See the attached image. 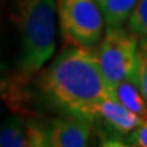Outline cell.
Masks as SVG:
<instances>
[{"instance_id":"cell-1","label":"cell","mask_w":147,"mask_h":147,"mask_svg":"<svg viewBox=\"0 0 147 147\" xmlns=\"http://www.w3.org/2000/svg\"><path fill=\"white\" fill-rule=\"evenodd\" d=\"M40 87L54 107L91 123L100 100L115 98L105 82L97 50L91 47L72 45L61 52L43 74Z\"/></svg>"},{"instance_id":"cell-2","label":"cell","mask_w":147,"mask_h":147,"mask_svg":"<svg viewBox=\"0 0 147 147\" xmlns=\"http://www.w3.org/2000/svg\"><path fill=\"white\" fill-rule=\"evenodd\" d=\"M20 34L17 67L22 75L38 71L55 49V0H7Z\"/></svg>"},{"instance_id":"cell-3","label":"cell","mask_w":147,"mask_h":147,"mask_svg":"<svg viewBox=\"0 0 147 147\" xmlns=\"http://www.w3.org/2000/svg\"><path fill=\"white\" fill-rule=\"evenodd\" d=\"M137 52V34L121 27L107 28L97 49V55L105 82L114 97L120 82L131 81L136 85Z\"/></svg>"},{"instance_id":"cell-4","label":"cell","mask_w":147,"mask_h":147,"mask_svg":"<svg viewBox=\"0 0 147 147\" xmlns=\"http://www.w3.org/2000/svg\"><path fill=\"white\" fill-rule=\"evenodd\" d=\"M61 34L77 47H93L103 33L104 17L96 0H57Z\"/></svg>"},{"instance_id":"cell-5","label":"cell","mask_w":147,"mask_h":147,"mask_svg":"<svg viewBox=\"0 0 147 147\" xmlns=\"http://www.w3.org/2000/svg\"><path fill=\"white\" fill-rule=\"evenodd\" d=\"M54 147H87L91 121L70 115L54 119L47 124Z\"/></svg>"},{"instance_id":"cell-6","label":"cell","mask_w":147,"mask_h":147,"mask_svg":"<svg viewBox=\"0 0 147 147\" xmlns=\"http://www.w3.org/2000/svg\"><path fill=\"white\" fill-rule=\"evenodd\" d=\"M100 119L105 125L119 134H130L136 127L145 124L146 120L132 113L117 98L108 97L102 99L94 108V120Z\"/></svg>"},{"instance_id":"cell-7","label":"cell","mask_w":147,"mask_h":147,"mask_svg":"<svg viewBox=\"0 0 147 147\" xmlns=\"http://www.w3.org/2000/svg\"><path fill=\"white\" fill-rule=\"evenodd\" d=\"M103 13L107 28L121 27L129 20L139 0H96Z\"/></svg>"},{"instance_id":"cell-8","label":"cell","mask_w":147,"mask_h":147,"mask_svg":"<svg viewBox=\"0 0 147 147\" xmlns=\"http://www.w3.org/2000/svg\"><path fill=\"white\" fill-rule=\"evenodd\" d=\"M115 98L124 107L147 121V102L134 82H120L115 90Z\"/></svg>"},{"instance_id":"cell-9","label":"cell","mask_w":147,"mask_h":147,"mask_svg":"<svg viewBox=\"0 0 147 147\" xmlns=\"http://www.w3.org/2000/svg\"><path fill=\"white\" fill-rule=\"evenodd\" d=\"M0 147H28L25 124L18 117H10L4 121L0 132Z\"/></svg>"},{"instance_id":"cell-10","label":"cell","mask_w":147,"mask_h":147,"mask_svg":"<svg viewBox=\"0 0 147 147\" xmlns=\"http://www.w3.org/2000/svg\"><path fill=\"white\" fill-rule=\"evenodd\" d=\"M26 126L28 147H54L47 124L31 120Z\"/></svg>"},{"instance_id":"cell-11","label":"cell","mask_w":147,"mask_h":147,"mask_svg":"<svg viewBox=\"0 0 147 147\" xmlns=\"http://www.w3.org/2000/svg\"><path fill=\"white\" fill-rule=\"evenodd\" d=\"M127 28L132 33L147 37V0H139L127 20Z\"/></svg>"},{"instance_id":"cell-12","label":"cell","mask_w":147,"mask_h":147,"mask_svg":"<svg viewBox=\"0 0 147 147\" xmlns=\"http://www.w3.org/2000/svg\"><path fill=\"white\" fill-rule=\"evenodd\" d=\"M136 86L147 102V37H141L139 39Z\"/></svg>"},{"instance_id":"cell-13","label":"cell","mask_w":147,"mask_h":147,"mask_svg":"<svg viewBox=\"0 0 147 147\" xmlns=\"http://www.w3.org/2000/svg\"><path fill=\"white\" fill-rule=\"evenodd\" d=\"M129 141L136 147H147V121L130 132Z\"/></svg>"},{"instance_id":"cell-14","label":"cell","mask_w":147,"mask_h":147,"mask_svg":"<svg viewBox=\"0 0 147 147\" xmlns=\"http://www.w3.org/2000/svg\"><path fill=\"white\" fill-rule=\"evenodd\" d=\"M102 147H130V146L124 145L121 142H118V141H107V142H104Z\"/></svg>"}]
</instances>
